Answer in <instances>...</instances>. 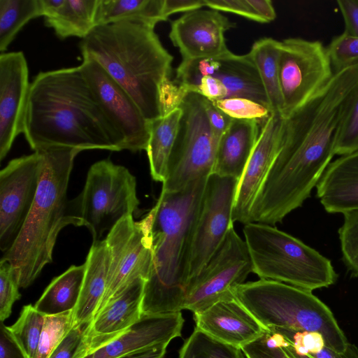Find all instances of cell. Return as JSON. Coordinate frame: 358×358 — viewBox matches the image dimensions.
<instances>
[{"label": "cell", "instance_id": "obj_1", "mask_svg": "<svg viewBox=\"0 0 358 358\" xmlns=\"http://www.w3.org/2000/svg\"><path fill=\"white\" fill-rule=\"evenodd\" d=\"M358 93V64L334 73L315 96L285 119L280 150L268 180L282 194L310 196L336 155L343 123Z\"/></svg>", "mask_w": 358, "mask_h": 358}, {"label": "cell", "instance_id": "obj_2", "mask_svg": "<svg viewBox=\"0 0 358 358\" xmlns=\"http://www.w3.org/2000/svg\"><path fill=\"white\" fill-rule=\"evenodd\" d=\"M35 151L50 146L124 150L80 66L40 72L30 83L22 131Z\"/></svg>", "mask_w": 358, "mask_h": 358}, {"label": "cell", "instance_id": "obj_3", "mask_svg": "<svg viewBox=\"0 0 358 358\" xmlns=\"http://www.w3.org/2000/svg\"><path fill=\"white\" fill-rule=\"evenodd\" d=\"M207 178L199 179L178 192L162 191L144 217L150 237L152 264L144 287L142 315L184 310L193 231Z\"/></svg>", "mask_w": 358, "mask_h": 358}, {"label": "cell", "instance_id": "obj_4", "mask_svg": "<svg viewBox=\"0 0 358 358\" xmlns=\"http://www.w3.org/2000/svg\"><path fill=\"white\" fill-rule=\"evenodd\" d=\"M83 59H92L130 95L151 122L162 116L159 90L170 78L172 55L155 27L131 20L96 26L79 43Z\"/></svg>", "mask_w": 358, "mask_h": 358}, {"label": "cell", "instance_id": "obj_5", "mask_svg": "<svg viewBox=\"0 0 358 358\" xmlns=\"http://www.w3.org/2000/svg\"><path fill=\"white\" fill-rule=\"evenodd\" d=\"M36 150L43 156L36 195L19 236L1 258L11 265L22 288L31 285L52 262L59 231L69 224L82 226L75 199H67L74 159L81 151L59 146Z\"/></svg>", "mask_w": 358, "mask_h": 358}, {"label": "cell", "instance_id": "obj_6", "mask_svg": "<svg viewBox=\"0 0 358 358\" xmlns=\"http://www.w3.org/2000/svg\"><path fill=\"white\" fill-rule=\"evenodd\" d=\"M234 297L267 330L320 334L327 348L343 352L349 343L331 310L311 291L260 279L231 290Z\"/></svg>", "mask_w": 358, "mask_h": 358}, {"label": "cell", "instance_id": "obj_7", "mask_svg": "<svg viewBox=\"0 0 358 358\" xmlns=\"http://www.w3.org/2000/svg\"><path fill=\"white\" fill-rule=\"evenodd\" d=\"M252 273L260 279L313 291L338 278L331 260L299 239L276 227L249 222L243 229Z\"/></svg>", "mask_w": 358, "mask_h": 358}, {"label": "cell", "instance_id": "obj_8", "mask_svg": "<svg viewBox=\"0 0 358 358\" xmlns=\"http://www.w3.org/2000/svg\"><path fill=\"white\" fill-rule=\"evenodd\" d=\"M75 200L82 226L90 230L96 243L106 231L137 209L136 178L123 166L109 159L99 161L90 168L84 188Z\"/></svg>", "mask_w": 358, "mask_h": 358}, {"label": "cell", "instance_id": "obj_9", "mask_svg": "<svg viewBox=\"0 0 358 358\" xmlns=\"http://www.w3.org/2000/svg\"><path fill=\"white\" fill-rule=\"evenodd\" d=\"M182 114L162 191L178 192L208 178L213 170L219 140L213 134L204 109L203 96L189 92L179 107Z\"/></svg>", "mask_w": 358, "mask_h": 358}, {"label": "cell", "instance_id": "obj_10", "mask_svg": "<svg viewBox=\"0 0 358 358\" xmlns=\"http://www.w3.org/2000/svg\"><path fill=\"white\" fill-rule=\"evenodd\" d=\"M279 83L284 119L315 96L334 75L327 48L318 41H280Z\"/></svg>", "mask_w": 358, "mask_h": 358}, {"label": "cell", "instance_id": "obj_11", "mask_svg": "<svg viewBox=\"0 0 358 358\" xmlns=\"http://www.w3.org/2000/svg\"><path fill=\"white\" fill-rule=\"evenodd\" d=\"M238 182V179L215 173L207 178L193 231L188 291L234 227L232 213Z\"/></svg>", "mask_w": 358, "mask_h": 358}, {"label": "cell", "instance_id": "obj_12", "mask_svg": "<svg viewBox=\"0 0 358 358\" xmlns=\"http://www.w3.org/2000/svg\"><path fill=\"white\" fill-rule=\"evenodd\" d=\"M252 272L245 241L231 228L224 240L189 287L184 310L200 312L232 294Z\"/></svg>", "mask_w": 358, "mask_h": 358}, {"label": "cell", "instance_id": "obj_13", "mask_svg": "<svg viewBox=\"0 0 358 358\" xmlns=\"http://www.w3.org/2000/svg\"><path fill=\"white\" fill-rule=\"evenodd\" d=\"M105 241L110 265L105 292L95 315L131 282L138 278L146 281L152 264L150 237L144 217L138 222L134 220L132 215L121 219Z\"/></svg>", "mask_w": 358, "mask_h": 358}, {"label": "cell", "instance_id": "obj_14", "mask_svg": "<svg viewBox=\"0 0 358 358\" xmlns=\"http://www.w3.org/2000/svg\"><path fill=\"white\" fill-rule=\"evenodd\" d=\"M43 166L39 150L10 161L0 171V249L14 244L34 201Z\"/></svg>", "mask_w": 358, "mask_h": 358}, {"label": "cell", "instance_id": "obj_15", "mask_svg": "<svg viewBox=\"0 0 358 358\" xmlns=\"http://www.w3.org/2000/svg\"><path fill=\"white\" fill-rule=\"evenodd\" d=\"M79 66L104 113L124 138V150H146L150 122L133 99L96 62L83 59Z\"/></svg>", "mask_w": 358, "mask_h": 358}, {"label": "cell", "instance_id": "obj_16", "mask_svg": "<svg viewBox=\"0 0 358 358\" xmlns=\"http://www.w3.org/2000/svg\"><path fill=\"white\" fill-rule=\"evenodd\" d=\"M145 283L141 278L131 282L94 315L75 358H83L115 340L141 320Z\"/></svg>", "mask_w": 358, "mask_h": 358}, {"label": "cell", "instance_id": "obj_17", "mask_svg": "<svg viewBox=\"0 0 358 358\" xmlns=\"http://www.w3.org/2000/svg\"><path fill=\"white\" fill-rule=\"evenodd\" d=\"M285 119L273 113L262 125L244 173L239 180L233 208V222H250L254 201L280 150Z\"/></svg>", "mask_w": 358, "mask_h": 358}, {"label": "cell", "instance_id": "obj_18", "mask_svg": "<svg viewBox=\"0 0 358 358\" xmlns=\"http://www.w3.org/2000/svg\"><path fill=\"white\" fill-rule=\"evenodd\" d=\"M231 27L220 11L198 9L172 21L169 38L183 60L215 57L229 51L224 34Z\"/></svg>", "mask_w": 358, "mask_h": 358}, {"label": "cell", "instance_id": "obj_19", "mask_svg": "<svg viewBox=\"0 0 358 358\" xmlns=\"http://www.w3.org/2000/svg\"><path fill=\"white\" fill-rule=\"evenodd\" d=\"M29 69L22 52L0 55V160L22 131L29 90Z\"/></svg>", "mask_w": 358, "mask_h": 358}, {"label": "cell", "instance_id": "obj_20", "mask_svg": "<svg viewBox=\"0 0 358 358\" xmlns=\"http://www.w3.org/2000/svg\"><path fill=\"white\" fill-rule=\"evenodd\" d=\"M196 327L227 344L240 348L267 330L231 294L194 313Z\"/></svg>", "mask_w": 358, "mask_h": 358}, {"label": "cell", "instance_id": "obj_21", "mask_svg": "<svg viewBox=\"0 0 358 358\" xmlns=\"http://www.w3.org/2000/svg\"><path fill=\"white\" fill-rule=\"evenodd\" d=\"M184 319L181 312L142 315L128 331L83 358H118L136 353L181 336Z\"/></svg>", "mask_w": 358, "mask_h": 358}, {"label": "cell", "instance_id": "obj_22", "mask_svg": "<svg viewBox=\"0 0 358 358\" xmlns=\"http://www.w3.org/2000/svg\"><path fill=\"white\" fill-rule=\"evenodd\" d=\"M317 196L327 213L358 209V151L331 162L317 186Z\"/></svg>", "mask_w": 358, "mask_h": 358}, {"label": "cell", "instance_id": "obj_23", "mask_svg": "<svg viewBox=\"0 0 358 358\" xmlns=\"http://www.w3.org/2000/svg\"><path fill=\"white\" fill-rule=\"evenodd\" d=\"M208 62V76L216 78L225 86L227 99L245 98L270 109L259 73L248 54L238 55L229 50Z\"/></svg>", "mask_w": 358, "mask_h": 358}, {"label": "cell", "instance_id": "obj_24", "mask_svg": "<svg viewBox=\"0 0 358 358\" xmlns=\"http://www.w3.org/2000/svg\"><path fill=\"white\" fill-rule=\"evenodd\" d=\"M257 120L233 119L217 145L212 173L241 180L259 136Z\"/></svg>", "mask_w": 358, "mask_h": 358}, {"label": "cell", "instance_id": "obj_25", "mask_svg": "<svg viewBox=\"0 0 358 358\" xmlns=\"http://www.w3.org/2000/svg\"><path fill=\"white\" fill-rule=\"evenodd\" d=\"M85 264L86 268L82 289L72 310L73 327H87L103 296L110 265V253L105 239L92 243Z\"/></svg>", "mask_w": 358, "mask_h": 358}, {"label": "cell", "instance_id": "obj_26", "mask_svg": "<svg viewBox=\"0 0 358 358\" xmlns=\"http://www.w3.org/2000/svg\"><path fill=\"white\" fill-rule=\"evenodd\" d=\"M182 114L180 108L150 122V138L146 152L150 175L157 182H164L168 164L177 136Z\"/></svg>", "mask_w": 358, "mask_h": 358}, {"label": "cell", "instance_id": "obj_27", "mask_svg": "<svg viewBox=\"0 0 358 358\" xmlns=\"http://www.w3.org/2000/svg\"><path fill=\"white\" fill-rule=\"evenodd\" d=\"M86 266L72 265L55 278L34 305L44 315L72 311L78 301L85 274Z\"/></svg>", "mask_w": 358, "mask_h": 358}, {"label": "cell", "instance_id": "obj_28", "mask_svg": "<svg viewBox=\"0 0 358 358\" xmlns=\"http://www.w3.org/2000/svg\"><path fill=\"white\" fill-rule=\"evenodd\" d=\"M164 0H99L96 26L122 20L139 22L155 27L166 21L164 14Z\"/></svg>", "mask_w": 358, "mask_h": 358}, {"label": "cell", "instance_id": "obj_29", "mask_svg": "<svg viewBox=\"0 0 358 358\" xmlns=\"http://www.w3.org/2000/svg\"><path fill=\"white\" fill-rule=\"evenodd\" d=\"M99 0H64L52 15L44 17L45 24L61 39L85 38L96 27L95 17Z\"/></svg>", "mask_w": 358, "mask_h": 358}, {"label": "cell", "instance_id": "obj_30", "mask_svg": "<svg viewBox=\"0 0 358 358\" xmlns=\"http://www.w3.org/2000/svg\"><path fill=\"white\" fill-rule=\"evenodd\" d=\"M280 41L263 38L255 41L248 53L261 78L271 112L281 114L282 101L279 83Z\"/></svg>", "mask_w": 358, "mask_h": 358}, {"label": "cell", "instance_id": "obj_31", "mask_svg": "<svg viewBox=\"0 0 358 358\" xmlns=\"http://www.w3.org/2000/svg\"><path fill=\"white\" fill-rule=\"evenodd\" d=\"M42 16L40 0H0V51L3 53L19 31Z\"/></svg>", "mask_w": 358, "mask_h": 358}, {"label": "cell", "instance_id": "obj_32", "mask_svg": "<svg viewBox=\"0 0 358 358\" xmlns=\"http://www.w3.org/2000/svg\"><path fill=\"white\" fill-rule=\"evenodd\" d=\"M241 348L212 337L195 327L179 351L178 358H245Z\"/></svg>", "mask_w": 358, "mask_h": 358}, {"label": "cell", "instance_id": "obj_33", "mask_svg": "<svg viewBox=\"0 0 358 358\" xmlns=\"http://www.w3.org/2000/svg\"><path fill=\"white\" fill-rule=\"evenodd\" d=\"M45 315L34 306H24L17 321L8 329L27 358H34L42 332Z\"/></svg>", "mask_w": 358, "mask_h": 358}, {"label": "cell", "instance_id": "obj_34", "mask_svg": "<svg viewBox=\"0 0 358 358\" xmlns=\"http://www.w3.org/2000/svg\"><path fill=\"white\" fill-rule=\"evenodd\" d=\"M72 327V311L45 315L42 332L34 358H48Z\"/></svg>", "mask_w": 358, "mask_h": 358}, {"label": "cell", "instance_id": "obj_35", "mask_svg": "<svg viewBox=\"0 0 358 358\" xmlns=\"http://www.w3.org/2000/svg\"><path fill=\"white\" fill-rule=\"evenodd\" d=\"M338 229L343 261L353 276H358V209L343 213Z\"/></svg>", "mask_w": 358, "mask_h": 358}, {"label": "cell", "instance_id": "obj_36", "mask_svg": "<svg viewBox=\"0 0 358 358\" xmlns=\"http://www.w3.org/2000/svg\"><path fill=\"white\" fill-rule=\"evenodd\" d=\"M326 48L334 73L358 64V37L343 32L334 36Z\"/></svg>", "mask_w": 358, "mask_h": 358}, {"label": "cell", "instance_id": "obj_37", "mask_svg": "<svg viewBox=\"0 0 358 358\" xmlns=\"http://www.w3.org/2000/svg\"><path fill=\"white\" fill-rule=\"evenodd\" d=\"M214 102L233 119L257 120L261 125L272 113L268 108L245 98H230Z\"/></svg>", "mask_w": 358, "mask_h": 358}, {"label": "cell", "instance_id": "obj_38", "mask_svg": "<svg viewBox=\"0 0 358 358\" xmlns=\"http://www.w3.org/2000/svg\"><path fill=\"white\" fill-rule=\"evenodd\" d=\"M11 265L6 260L0 262V321L3 322L12 313L14 303L21 295Z\"/></svg>", "mask_w": 358, "mask_h": 358}, {"label": "cell", "instance_id": "obj_39", "mask_svg": "<svg viewBox=\"0 0 358 358\" xmlns=\"http://www.w3.org/2000/svg\"><path fill=\"white\" fill-rule=\"evenodd\" d=\"M358 151V93L341 127L335 153L345 155Z\"/></svg>", "mask_w": 358, "mask_h": 358}, {"label": "cell", "instance_id": "obj_40", "mask_svg": "<svg viewBox=\"0 0 358 358\" xmlns=\"http://www.w3.org/2000/svg\"><path fill=\"white\" fill-rule=\"evenodd\" d=\"M189 92L170 78L163 82L159 90V102L162 116L178 108Z\"/></svg>", "mask_w": 358, "mask_h": 358}, {"label": "cell", "instance_id": "obj_41", "mask_svg": "<svg viewBox=\"0 0 358 358\" xmlns=\"http://www.w3.org/2000/svg\"><path fill=\"white\" fill-rule=\"evenodd\" d=\"M206 6L218 11L237 14L262 23V18L252 6L250 0H206Z\"/></svg>", "mask_w": 358, "mask_h": 358}, {"label": "cell", "instance_id": "obj_42", "mask_svg": "<svg viewBox=\"0 0 358 358\" xmlns=\"http://www.w3.org/2000/svg\"><path fill=\"white\" fill-rule=\"evenodd\" d=\"M86 327H73L48 358H75L83 340Z\"/></svg>", "mask_w": 358, "mask_h": 358}, {"label": "cell", "instance_id": "obj_43", "mask_svg": "<svg viewBox=\"0 0 358 358\" xmlns=\"http://www.w3.org/2000/svg\"><path fill=\"white\" fill-rule=\"evenodd\" d=\"M203 105L210 129L215 137L220 139L229 127L233 118L220 109L214 101L204 96Z\"/></svg>", "mask_w": 358, "mask_h": 358}, {"label": "cell", "instance_id": "obj_44", "mask_svg": "<svg viewBox=\"0 0 358 358\" xmlns=\"http://www.w3.org/2000/svg\"><path fill=\"white\" fill-rule=\"evenodd\" d=\"M264 335L241 347L246 358H291L282 348L268 347Z\"/></svg>", "mask_w": 358, "mask_h": 358}, {"label": "cell", "instance_id": "obj_45", "mask_svg": "<svg viewBox=\"0 0 358 358\" xmlns=\"http://www.w3.org/2000/svg\"><path fill=\"white\" fill-rule=\"evenodd\" d=\"M336 3L344 20L343 32L358 37V0H338Z\"/></svg>", "mask_w": 358, "mask_h": 358}, {"label": "cell", "instance_id": "obj_46", "mask_svg": "<svg viewBox=\"0 0 358 358\" xmlns=\"http://www.w3.org/2000/svg\"><path fill=\"white\" fill-rule=\"evenodd\" d=\"M196 93L213 101L228 98V92L225 86L213 76L201 78L197 86Z\"/></svg>", "mask_w": 358, "mask_h": 358}, {"label": "cell", "instance_id": "obj_47", "mask_svg": "<svg viewBox=\"0 0 358 358\" xmlns=\"http://www.w3.org/2000/svg\"><path fill=\"white\" fill-rule=\"evenodd\" d=\"M0 358H27L8 327L2 322L0 327Z\"/></svg>", "mask_w": 358, "mask_h": 358}, {"label": "cell", "instance_id": "obj_48", "mask_svg": "<svg viewBox=\"0 0 358 358\" xmlns=\"http://www.w3.org/2000/svg\"><path fill=\"white\" fill-rule=\"evenodd\" d=\"M206 6V0H164V14L166 17L176 13H188Z\"/></svg>", "mask_w": 358, "mask_h": 358}, {"label": "cell", "instance_id": "obj_49", "mask_svg": "<svg viewBox=\"0 0 358 358\" xmlns=\"http://www.w3.org/2000/svg\"><path fill=\"white\" fill-rule=\"evenodd\" d=\"M308 355L313 358H358V348L355 344L348 343L343 352H336L324 346L320 351Z\"/></svg>", "mask_w": 358, "mask_h": 358}, {"label": "cell", "instance_id": "obj_50", "mask_svg": "<svg viewBox=\"0 0 358 358\" xmlns=\"http://www.w3.org/2000/svg\"><path fill=\"white\" fill-rule=\"evenodd\" d=\"M250 3L262 18V23L270 22L275 18L276 13L271 1L250 0Z\"/></svg>", "mask_w": 358, "mask_h": 358}, {"label": "cell", "instance_id": "obj_51", "mask_svg": "<svg viewBox=\"0 0 358 358\" xmlns=\"http://www.w3.org/2000/svg\"><path fill=\"white\" fill-rule=\"evenodd\" d=\"M168 343H162L149 349L118 358H164Z\"/></svg>", "mask_w": 358, "mask_h": 358}, {"label": "cell", "instance_id": "obj_52", "mask_svg": "<svg viewBox=\"0 0 358 358\" xmlns=\"http://www.w3.org/2000/svg\"><path fill=\"white\" fill-rule=\"evenodd\" d=\"M42 16L44 17L53 15L63 4L64 0H40Z\"/></svg>", "mask_w": 358, "mask_h": 358}, {"label": "cell", "instance_id": "obj_53", "mask_svg": "<svg viewBox=\"0 0 358 358\" xmlns=\"http://www.w3.org/2000/svg\"><path fill=\"white\" fill-rule=\"evenodd\" d=\"M282 348L291 358H313L309 355H300L297 353L291 343L288 346Z\"/></svg>", "mask_w": 358, "mask_h": 358}]
</instances>
